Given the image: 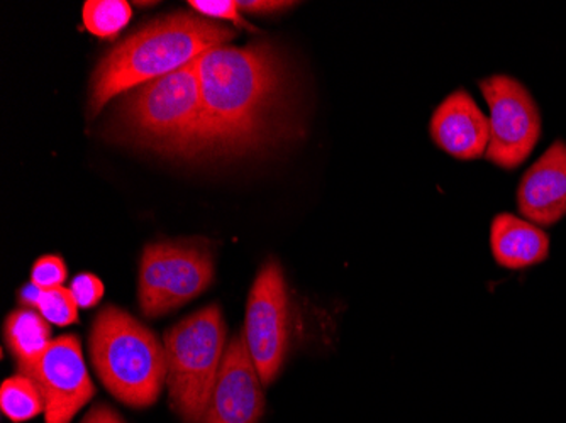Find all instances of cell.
<instances>
[{
	"label": "cell",
	"mask_w": 566,
	"mask_h": 423,
	"mask_svg": "<svg viewBox=\"0 0 566 423\" xmlns=\"http://www.w3.org/2000/svg\"><path fill=\"white\" fill-rule=\"evenodd\" d=\"M167 387L175 412L186 423L202 422L224 359L221 308L209 305L165 334Z\"/></svg>",
	"instance_id": "cell-5"
},
{
	"label": "cell",
	"mask_w": 566,
	"mask_h": 423,
	"mask_svg": "<svg viewBox=\"0 0 566 423\" xmlns=\"http://www.w3.org/2000/svg\"><path fill=\"white\" fill-rule=\"evenodd\" d=\"M263 412V381L240 334L229 340L200 423H259Z\"/></svg>",
	"instance_id": "cell-10"
},
{
	"label": "cell",
	"mask_w": 566,
	"mask_h": 423,
	"mask_svg": "<svg viewBox=\"0 0 566 423\" xmlns=\"http://www.w3.org/2000/svg\"><path fill=\"white\" fill-rule=\"evenodd\" d=\"M40 311L22 307L9 314L4 336L9 351L18 361L19 371L25 377L33 374L38 361L51 343V330Z\"/></svg>",
	"instance_id": "cell-14"
},
{
	"label": "cell",
	"mask_w": 566,
	"mask_h": 423,
	"mask_svg": "<svg viewBox=\"0 0 566 423\" xmlns=\"http://www.w3.org/2000/svg\"><path fill=\"white\" fill-rule=\"evenodd\" d=\"M0 406H2L4 415L15 423L28 422L46 410L36 381L21 373L2 383Z\"/></svg>",
	"instance_id": "cell-15"
},
{
	"label": "cell",
	"mask_w": 566,
	"mask_h": 423,
	"mask_svg": "<svg viewBox=\"0 0 566 423\" xmlns=\"http://www.w3.org/2000/svg\"><path fill=\"white\" fill-rule=\"evenodd\" d=\"M521 215L537 228L558 224L566 215V142H553L523 175L517 189Z\"/></svg>",
	"instance_id": "cell-11"
},
{
	"label": "cell",
	"mask_w": 566,
	"mask_h": 423,
	"mask_svg": "<svg viewBox=\"0 0 566 423\" xmlns=\"http://www.w3.org/2000/svg\"><path fill=\"white\" fill-rule=\"evenodd\" d=\"M241 11L253 12V14H270L282 9L291 8L294 2H280V0H240Z\"/></svg>",
	"instance_id": "cell-21"
},
{
	"label": "cell",
	"mask_w": 566,
	"mask_h": 423,
	"mask_svg": "<svg viewBox=\"0 0 566 423\" xmlns=\"http://www.w3.org/2000/svg\"><path fill=\"white\" fill-rule=\"evenodd\" d=\"M36 308L48 322L59 327L72 326L78 320V314H76L78 305H76L70 288H65V286L43 289Z\"/></svg>",
	"instance_id": "cell-17"
},
{
	"label": "cell",
	"mask_w": 566,
	"mask_h": 423,
	"mask_svg": "<svg viewBox=\"0 0 566 423\" xmlns=\"http://www.w3.org/2000/svg\"><path fill=\"white\" fill-rule=\"evenodd\" d=\"M202 120L193 156L240 158L282 138L291 116L292 72L272 43L212 47L196 60Z\"/></svg>",
	"instance_id": "cell-1"
},
{
	"label": "cell",
	"mask_w": 566,
	"mask_h": 423,
	"mask_svg": "<svg viewBox=\"0 0 566 423\" xmlns=\"http://www.w3.org/2000/svg\"><path fill=\"white\" fill-rule=\"evenodd\" d=\"M480 91L491 110V139L485 158L504 170H516L542 138V114L536 101L520 81L509 75L489 76L480 82Z\"/></svg>",
	"instance_id": "cell-7"
},
{
	"label": "cell",
	"mask_w": 566,
	"mask_h": 423,
	"mask_svg": "<svg viewBox=\"0 0 566 423\" xmlns=\"http://www.w3.org/2000/svg\"><path fill=\"white\" fill-rule=\"evenodd\" d=\"M214 278L208 251L177 243L146 246L139 269V304L149 319L199 297Z\"/></svg>",
	"instance_id": "cell-6"
},
{
	"label": "cell",
	"mask_w": 566,
	"mask_h": 423,
	"mask_svg": "<svg viewBox=\"0 0 566 423\" xmlns=\"http://www.w3.org/2000/svg\"><path fill=\"white\" fill-rule=\"evenodd\" d=\"M70 292H72L78 307L91 308L102 300L106 288H104V283L97 276L84 273V275H78L73 279L72 285H70Z\"/></svg>",
	"instance_id": "cell-20"
},
{
	"label": "cell",
	"mask_w": 566,
	"mask_h": 423,
	"mask_svg": "<svg viewBox=\"0 0 566 423\" xmlns=\"http://www.w3.org/2000/svg\"><path fill=\"white\" fill-rule=\"evenodd\" d=\"M91 356L102 384L126 405H153L167 384L164 343L114 305L104 308L92 326Z\"/></svg>",
	"instance_id": "cell-3"
},
{
	"label": "cell",
	"mask_w": 566,
	"mask_h": 423,
	"mask_svg": "<svg viewBox=\"0 0 566 423\" xmlns=\"http://www.w3.org/2000/svg\"><path fill=\"white\" fill-rule=\"evenodd\" d=\"M495 261L507 269H524L543 263L549 254V237L542 228L526 219L501 214L491 229Z\"/></svg>",
	"instance_id": "cell-13"
},
{
	"label": "cell",
	"mask_w": 566,
	"mask_h": 423,
	"mask_svg": "<svg viewBox=\"0 0 566 423\" xmlns=\"http://www.w3.org/2000/svg\"><path fill=\"white\" fill-rule=\"evenodd\" d=\"M41 295H43V288L31 282L22 286L21 292H19V302L28 308H36L38 304H40Z\"/></svg>",
	"instance_id": "cell-23"
},
{
	"label": "cell",
	"mask_w": 566,
	"mask_h": 423,
	"mask_svg": "<svg viewBox=\"0 0 566 423\" xmlns=\"http://www.w3.org/2000/svg\"><path fill=\"white\" fill-rule=\"evenodd\" d=\"M189 6L203 18L222 19L251 30V25L241 18V9L237 0H189Z\"/></svg>",
	"instance_id": "cell-19"
},
{
	"label": "cell",
	"mask_w": 566,
	"mask_h": 423,
	"mask_svg": "<svg viewBox=\"0 0 566 423\" xmlns=\"http://www.w3.org/2000/svg\"><path fill=\"white\" fill-rule=\"evenodd\" d=\"M119 119L139 145L164 155L193 156L202 120L196 62L126 92Z\"/></svg>",
	"instance_id": "cell-4"
},
{
	"label": "cell",
	"mask_w": 566,
	"mask_h": 423,
	"mask_svg": "<svg viewBox=\"0 0 566 423\" xmlns=\"http://www.w3.org/2000/svg\"><path fill=\"white\" fill-rule=\"evenodd\" d=\"M82 423H124L123 419L109 406H95Z\"/></svg>",
	"instance_id": "cell-22"
},
{
	"label": "cell",
	"mask_w": 566,
	"mask_h": 423,
	"mask_svg": "<svg viewBox=\"0 0 566 423\" xmlns=\"http://www.w3.org/2000/svg\"><path fill=\"white\" fill-rule=\"evenodd\" d=\"M132 6L126 0H88L84 6V25L97 38L117 36L132 21Z\"/></svg>",
	"instance_id": "cell-16"
},
{
	"label": "cell",
	"mask_w": 566,
	"mask_h": 423,
	"mask_svg": "<svg viewBox=\"0 0 566 423\" xmlns=\"http://www.w3.org/2000/svg\"><path fill=\"white\" fill-rule=\"evenodd\" d=\"M66 278H69V272H66L65 261L53 254L40 257L31 272V282L43 289L60 288Z\"/></svg>",
	"instance_id": "cell-18"
},
{
	"label": "cell",
	"mask_w": 566,
	"mask_h": 423,
	"mask_svg": "<svg viewBox=\"0 0 566 423\" xmlns=\"http://www.w3.org/2000/svg\"><path fill=\"white\" fill-rule=\"evenodd\" d=\"M431 136L436 145L453 158L479 160L489 148L491 126L472 95L457 91L432 114Z\"/></svg>",
	"instance_id": "cell-12"
},
{
	"label": "cell",
	"mask_w": 566,
	"mask_h": 423,
	"mask_svg": "<svg viewBox=\"0 0 566 423\" xmlns=\"http://www.w3.org/2000/svg\"><path fill=\"white\" fill-rule=\"evenodd\" d=\"M234 36L229 25L189 12L149 22L98 63L92 75L88 110L97 116L117 95L177 72Z\"/></svg>",
	"instance_id": "cell-2"
},
{
	"label": "cell",
	"mask_w": 566,
	"mask_h": 423,
	"mask_svg": "<svg viewBox=\"0 0 566 423\" xmlns=\"http://www.w3.org/2000/svg\"><path fill=\"white\" fill-rule=\"evenodd\" d=\"M30 378L36 381L43 394L46 423L72 422L95 394L81 340L72 334L51 340Z\"/></svg>",
	"instance_id": "cell-9"
},
{
	"label": "cell",
	"mask_w": 566,
	"mask_h": 423,
	"mask_svg": "<svg viewBox=\"0 0 566 423\" xmlns=\"http://www.w3.org/2000/svg\"><path fill=\"white\" fill-rule=\"evenodd\" d=\"M243 339L263 384L273 383L291 346V300L276 261H266L254 279Z\"/></svg>",
	"instance_id": "cell-8"
}]
</instances>
